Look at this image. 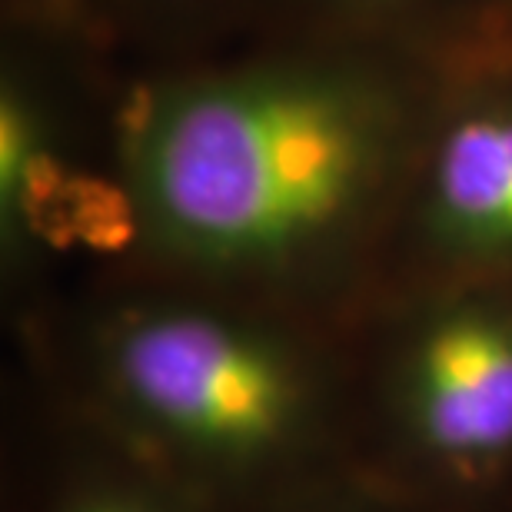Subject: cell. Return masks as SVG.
Listing matches in <instances>:
<instances>
[{"instance_id": "6da1fadb", "label": "cell", "mask_w": 512, "mask_h": 512, "mask_svg": "<svg viewBox=\"0 0 512 512\" xmlns=\"http://www.w3.org/2000/svg\"><path fill=\"white\" fill-rule=\"evenodd\" d=\"M240 37L120 77L124 266L353 326L449 70L343 37Z\"/></svg>"}, {"instance_id": "7a4b0ae2", "label": "cell", "mask_w": 512, "mask_h": 512, "mask_svg": "<svg viewBox=\"0 0 512 512\" xmlns=\"http://www.w3.org/2000/svg\"><path fill=\"white\" fill-rule=\"evenodd\" d=\"M17 333L40 396L213 509L353 463V326L114 266Z\"/></svg>"}, {"instance_id": "3957f363", "label": "cell", "mask_w": 512, "mask_h": 512, "mask_svg": "<svg viewBox=\"0 0 512 512\" xmlns=\"http://www.w3.org/2000/svg\"><path fill=\"white\" fill-rule=\"evenodd\" d=\"M353 466L429 512H512V286L376 293L353 323Z\"/></svg>"}, {"instance_id": "277c9868", "label": "cell", "mask_w": 512, "mask_h": 512, "mask_svg": "<svg viewBox=\"0 0 512 512\" xmlns=\"http://www.w3.org/2000/svg\"><path fill=\"white\" fill-rule=\"evenodd\" d=\"M117 60L67 30L4 14L0 57V273L14 310L67 263L130 260L133 213L114 160Z\"/></svg>"}, {"instance_id": "5b68a950", "label": "cell", "mask_w": 512, "mask_h": 512, "mask_svg": "<svg viewBox=\"0 0 512 512\" xmlns=\"http://www.w3.org/2000/svg\"><path fill=\"white\" fill-rule=\"evenodd\" d=\"M512 286V54L449 70L409 173L383 290Z\"/></svg>"}, {"instance_id": "8992f818", "label": "cell", "mask_w": 512, "mask_h": 512, "mask_svg": "<svg viewBox=\"0 0 512 512\" xmlns=\"http://www.w3.org/2000/svg\"><path fill=\"white\" fill-rule=\"evenodd\" d=\"M243 30L360 40L456 70L512 54V0H250Z\"/></svg>"}, {"instance_id": "52a82bcc", "label": "cell", "mask_w": 512, "mask_h": 512, "mask_svg": "<svg viewBox=\"0 0 512 512\" xmlns=\"http://www.w3.org/2000/svg\"><path fill=\"white\" fill-rule=\"evenodd\" d=\"M40 446L14 512H217L177 479L37 393Z\"/></svg>"}, {"instance_id": "ba28073f", "label": "cell", "mask_w": 512, "mask_h": 512, "mask_svg": "<svg viewBox=\"0 0 512 512\" xmlns=\"http://www.w3.org/2000/svg\"><path fill=\"white\" fill-rule=\"evenodd\" d=\"M247 10L250 0H4V14L67 30L110 60L137 54L150 64L240 34Z\"/></svg>"}, {"instance_id": "9c48e42d", "label": "cell", "mask_w": 512, "mask_h": 512, "mask_svg": "<svg viewBox=\"0 0 512 512\" xmlns=\"http://www.w3.org/2000/svg\"><path fill=\"white\" fill-rule=\"evenodd\" d=\"M217 512H429L413 499L399 496L380 479L363 473L360 466L346 463L326 473L296 479L250 503L217 509Z\"/></svg>"}]
</instances>
